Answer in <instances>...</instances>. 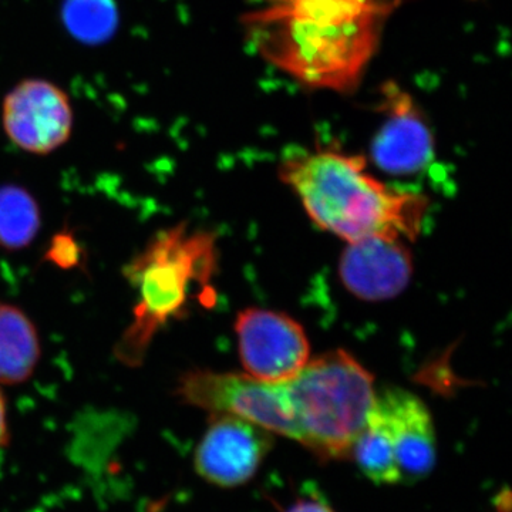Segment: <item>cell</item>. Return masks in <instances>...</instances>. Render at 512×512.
<instances>
[{"label": "cell", "instance_id": "cell-6", "mask_svg": "<svg viewBox=\"0 0 512 512\" xmlns=\"http://www.w3.org/2000/svg\"><path fill=\"white\" fill-rule=\"evenodd\" d=\"M239 359L245 373L262 382H285L309 362L305 329L284 312L248 308L235 320Z\"/></svg>", "mask_w": 512, "mask_h": 512}, {"label": "cell", "instance_id": "cell-7", "mask_svg": "<svg viewBox=\"0 0 512 512\" xmlns=\"http://www.w3.org/2000/svg\"><path fill=\"white\" fill-rule=\"evenodd\" d=\"M274 444V434L228 413H211L207 431L194 454L198 476L221 488L254 478Z\"/></svg>", "mask_w": 512, "mask_h": 512}, {"label": "cell", "instance_id": "cell-4", "mask_svg": "<svg viewBox=\"0 0 512 512\" xmlns=\"http://www.w3.org/2000/svg\"><path fill=\"white\" fill-rule=\"evenodd\" d=\"M302 446L323 460H345L375 403V379L345 350L309 360L291 379Z\"/></svg>", "mask_w": 512, "mask_h": 512}, {"label": "cell", "instance_id": "cell-2", "mask_svg": "<svg viewBox=\"0 0 512 512\" xmlns=\"http://www.w3.org/2000/svg\"><path fill=\"white\" fill-rule=\"evenodd\" d=\"M279 177L319 228L346 242L367 237H419L429 202L367 171L366 158L338 150L299 151L282 161Z\"/></svg>", "mask_w": 512, "mask_h": 512}, {"label": "cell", "instance_id": "cell-15", "mask_svg": "<svg viewBox=\"0 0 512 512\" xmlns=\"http://www.w3.org/2000/svg\"><path fill=\"white\" fill-rule=\"evenodd\" d=\"M49 258L53 259L56 264L70 268L76 264L77 258H79V249L69 235H60L53 242V247L50 248Z\"/></svg>", "mask_w": 512, "mask_h": 512}, {"label": "cell", "instance_id": "cell-17", "mask_svg": "<svg viewBox=\"0 0 512 512\" xmlns=\"http://www.w3.org/2000/svg\"><path fill=\"white\" fill-rule=\"evenodd\" d=\"M9 440L8 412H6L5 397L0 390V448L8 446Z\"/></svg>", "mask_w": 512, "mask_h": 512}, {"label": "cell", "instance_id": "cell-1", "mask_svg": "<svg viewBox=\"0 0 512 512\" xmlns=\"http://www.w3.org/2000/svg\"><path fill=\"white\" fill-rule=\"evenodd\" d=\"M399 0H251L249 45L311 89L349 93L376 55Z\"/></svg>", "mask_w": 512, "mask_h": 512}, {"label": "cell", "instance_id": "cell-8", "mask_svg": "<svg viewBox=\"0 0 512 512\" xmlns=\"http://www.w3.org/2000/svg\"><path fill=\"white\" fill-rule=\"evenodd\" d=\"M2 121L15 146L45 156L72 136V103L56 84L40 79L23 80L3 100Z\"/></svg>", "mask_w": 512, "mask_h": 512}, {"label": "cell", "instance_id": "cell-16", "mask_svg": "<svg viewBox=\"0 0 512 512\" xmlns=\"http://www.w3.org/2000/svg\"><path fill=\"white\" fill-rule=\"evenodd\" d=\"M285 512H336L330 507L328 501L323 500L318 494L306 495V497L299 498L296 503Z\"/></svg>", "mask_w": 512, "mask_h": 512}, {"label": "cell", "instance_id": "cell-9", "mask_svg": "<svg viewBox=\"0 0 512 512\" xmlns=\"http://www.w3.org/2000/svg\"><path fill=\"white\" fill-rule=\"evenodd\" d=\"M383 120L372 143L377 167L393 175L416 174L433 160L434 137L419 104L399 84L380 90Z\"/></svg>", "mask_w": 512, "mask_h": 512}, {"label": "cell", "instance_id": "cell-14", "mask_svg": "<svg viewBox=\"0 0 512 512\" xmlns=\"http://www.w3.org/2000/svg\"><path fill=\"white\" fill-rule=\"evenodd\" d=\"M62 20L67 32L84 45H101L119 26L116 0H64Z\"/></svg>", "mask_w": 512, "mask_h": 512}, {"label": "cell", "instance_id": "cell-10", "mask_svg": "<svg viewBox=\"0 0 512 512\" xmlns=\"http://www.w3.org/2000/svg\"><path fill=\"white\" fill-rule=\"evenodd\" d=\"M372 412L382 421L392 444L400 484L412 485L430 476L437 460L433 417L416 394L390 387L376 394Z\"/></svg>", "mask_w": 512, "mask_h": 512}, {"label": "cell", "instance_id": "cell-11", "mask_svg": "<svg viewBox=\"0 0 512 512\" xmlns=\"http://www.w3.org/2000/svg\"><path fill=\"white\" fill-rule=\"evenodd\" d=\"M339 274L345 288L357 298L386 301L409 285L412 252L403 239L382 235L348 242L340 258Z\"/></svg>", "mask_w": 512, "mask_h": 512}, {"label": "cell", "instance_id": "cell-12", "mask_svg": "<svg viewBox=\"0 0 512 512\" xmlns=\"http://www.w3.org/2000/svg\"><path fill=\"white\" fill-rule=\"evenodd\" d=\"M39 333L18 306L0 302V384L25 383L39 363Z\"/></svg>", "mask_w": 512, "mask_h": 512}, {"label": "cell", "instance_id": "cell-5", "mask_svg": "<svg viewBox=\"0 0 512 512\" xmlns=\"http://www.w3.org/2000/svg\"><path fill=\"white\" fill-rule=\"evenodd\" d=\"M175 396L198 409L234 414L269 433L301 440L289 380L262 382L247 373L192 369L178 380Z\"/></svg>", "mask_w": 512, "mask_h": 512}, {"label": "cell", "instance_id": "cell-13", "mask_svg": "<svg viewBox=\"0 0 512 512\" xmlns=\"http://www.w3.org/2000/svg\"><path fill=\"white\" fill-rule=\"evenodd\" d=\"M39 229V205L32 194L19 185H0V248L29 247Z\"/></svg>", "mask_w": 512, "mask_h": 512}, {"label": "cell", "instance_id": "cell-3", "mask_svg": "<svg viewBox=\"0 0 512 512\" xmlns=\"http://www.w3.org/2000/svg\"><path fill=\"white\" fill-rule=\"evenodd\" d=\"M217 237L190 231L185 222L163 229L124 268L137 295L133 320L114 348L123 365H143L151 342L171 320L188 312L194 285L205 288L217 272Z\"/></svg>", "mask_w": 512, "mask_h": 512}]
</instances>
